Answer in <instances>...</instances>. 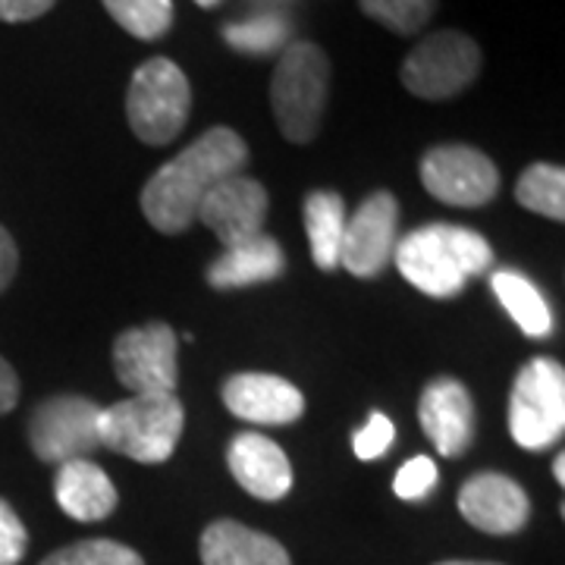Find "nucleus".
Instances as JSON below:
<instances>
[{"mask_svg":"<svg viewBox=\"0 0 565 565\" xmlns=\"http://www.w3.org/2000/svg\"><path fill=\"white\" fill-rule=\"evenodd\" d=\"M248 163V145L230 126H214L182 148L141 189V214L154 230L180 236L199 221L204 195L217 182L239 177Z\"/></svg>","mask_w":565,"mask_h":565,"instance_id":"nucleus-1","label":"nucleus"},{"mask_svg":"<svg viewBox=\"0 0 565 565\" xmlns=\"http://www.w3.org/2000/svg\"><path fill=\"white\" fill-rule=\"evenodd\" d=\"M393 262L405 280L430 299H452L471 277L493 264V248L481 233L452 223L418 226L396 243Z\"/></svg>","mask_w":565,"mask_h":565,"instance_id":"nucleus-2","label":"nucleus"},{"mask_svg":"<svg viewBox=\"0 0 565 565\" xmlns=\"http://www.w3.org/2000/svg\"><path fill=\"white\" fill-rule=\"evenodd\" d=\"M330 98V61L318 44L296 41L282 47L270 76V110L282 139L308 145L321 132Z\"/></svg>","mask_w":565,"mask_h":565,"instance_id":"nucleus-3","label":"nucleus"},{"mask_svg":"<svg viewBox=\"0 0 565 565\" xmlns=\"http://www.w3.org/2000/svg\"><path fill=\"white\" fill-rule=\"evenodd\" d=\"M182 403L177 393H145L102 408V446L145 465L167 462L182 437Z\"/></svg>","mask_w":565,"mask_h":565,"instance_id":"nucleus-4","label":"nucleus"},{"mask_svg":"<svg viewBox=\"0 0 565 565\" xmlns=\"http://www.w3.org/2000/svg\"><path fill=\"white\" fill-rule=\"evenodd\" d=\"M192 114V85L180 66L151 57L136 70L126 92V120L145 145H170Z\"/></svg>","mask_w":565,"mask_h":565,"instance_id":"nucleus-5","label":"nucleus"},{"mask_svg":"<svg viewBox=\"0 0 565 565\" xmlns=\"http://www.w3.org/2000/svg\"><path fill=\"white\" fill-rule=\"evenodd\" d=\"M565 430V371L553 359L527 362L509 393V434L522 449H550Z\"/></svg>","mask_w":565,"mask_h":565,"instance_id":"nucleus-6","label":"nucleus"},{"mask_svg":"<svg viewBox=\"0 0 565 565\" xmlns=\"http://www.w3.org/2000/svg\"><path fill=\"white\" fill-rule=\"evenodd\" d=\"M481 63L484 57L478 41L449 29V32H434L412 47V54L399 70V79L415 98L449 102L478 79Z\"/></svg>","mask_w":565,"mask_h":565,"instance_id":"nucleus-7","label":"nucleus"},{"mask_svg":"<svg viewBox=\"0 0 565 565\" xmlns=\"http://www.w3.org/2000/svg\"><path fill=\"white\" fill-rule=\"evenodd\" d=\"M98 422H102L98 403L73 393L51 396L29 418V444L41 462L63 465L85 459L102 446Z\"/></svg>","mask_w":565,"mask_h":565,"instance_id":"nucleus-8","label":"nucleus"},{"mask_svg":"<svg viewBox=\"0 0 565 565\" xmlns=\"http://www.w3.org/2000/svg\"><path fill=\"white\" fill-rule=\"evenodd\" d=\"M422 185L452 207H484L500 192V170L471 145H437L424 151Z\"/></svg>","mask_w":565,"mask_h":565,"instance_id":"nucleus-9","label":"nucleus"},{"mask_svg":"<svg viewBox=\"0 0 565 565\" xmlns=\"http://www.w3.org/2000/svg\"><path fill=\"white\" fill-rule=\"evenodd\" d=\"M177 330L170 323H141L122 330L114 343V371L132 396L145 393H177L180 362H177Z\"/></svg>","mask_w":565,"mask_h":565,"instance_id":"nucleus-10","label":"nucleus"},{"mask_svg":"<svg viewBox=\"0 0 565 565\" xmlns=\"http://www.w3.org/2000/svg\"><path fill=\"white\" fill-rule=\"evenodd\" d=\"M399 243V202L393 192H371L352 221H345L343 245H340V267L352 277L371 280L384 274L393 262V252Z\"/></svg>","mask_w":565,"mask_h":565,"instance_id":"nucleus-11","label":"nucleus"},{"mask_svg":"<svg viewBox=\"0 0 565 565\" xmlns=\"http://www.w3.org/2000/svg\"><path fill=\"white\" fill-rule=\"evenodd\" d=\"M267 189L252 177H230L217 182L199 207V221L221 239L223 248L239 245L252 236H258L267 221Z\"/></svg>","mask_w":565,"mask_h":565,"instance_id":"nucleus-12","label":"nucleus"},{"mask_svg":"<svg viewBox=\"0 0 565 565\" xmlns=\"http://www.w3.org/2000/svg\"><path fill=\"white\" fill-rule=\"evenodd\" d=\"M418 422L446 459H459L475 440V399L456 377H437L422 390Z\"/></svg>","mask_w":565,"mask_h":565,"instance_id":"nucleus-13","label":"nucleus"},{"mask_svg":"<svg viewBox=\"0 0 565 565\" xmlns=\"http://www.w3.org/2000/svg\"><path fill=\"white\" fill-rule=\"evenodd\" d=\"M459 512L471 527L484 534H519L531 519V500L519 481L484 471L468 478L459 490Z\"/></svg>","mask_w":565,"mask_h":565,"instance_id":"nucleus-14","label":"nucleus"},{"mask_svg":"<svg viewBox=\"0 0 565 565\" xmlns=\"http://www.w3.org/2000/svg\"><path fill=\"white\" fill-rule=\"evenodd\" d=\"M223 405L248 424L262 427H282L296 424L305 415V396L296 384L277 374L245 371L233 374L221 390Z\"/></svg>","mask_w":565,"mask_h":565,"instance_id":"nucleus-15","label":"nucleus"},{"mask_svg":"<svg viewBox=\"0 0 565 565\" xmlns=\"http://www.w3.org/2000/svg\"><path fill=\"white\" fill-rule=\"evenodd\" d=\"M226 465L245 493L264 503H277L292 490V465L270 437L245 430L233 437L226 449Z\"/></svg>","mask_w":565,"mask_h":565,"instance_id":"nucleus-16","label":"nucleus"},{"mask_svg":"<svg viewBox=\"0 0 565 565\" xmlns=\"http://www.w3.org/2000/svg\"><path fill=\"white\" fill-rule=\"evenodd\" d=\"M54 497L63 512L76 522H104L120 503V493L107 471L88 459H73L57 468Z\"/></svg>","mask_w":565,"mask_h":565,"instance_id":"nucleus-17","label":"nucleus"},{"mask_svg":"<svg viewBox=\"0 0 565 565\" xmlns=\"http://www.w3.org/2000/svg\"><path fill=\"white\" fill-rule=\"evenodd\" d=\"M199 553L204 565H292L277 537L239 525L233 519H221L204 527Z\"/></svg>","mask_w":565,"mask_h":565,"instance_id":"nucleus-18","label":"nucleus"},{"mask_svg":"<svg viewBox=\"0 0 565 565\" xmlns=\"http://www.w3.org/2000/svg\"><path fill=\"white\" fill-rule=\"evenodd\" d=\"M286 270V255L277 239L258 233L239 245L223 248V255L207 267V282L214 289H243L255 282H270Z\"/></svg>","mask_w":565,"mask_h":565,"instance_id":"nucleus-19","label":"nucleus"},{"mask_svg":"<svg viewBox=\"0 0 565 565\" xmlns=\"http://www.w3.org/2000/svg\"><path fill=\"white\" fill-rule=\"evenodd\" d=\"M490 286H493V296L500 299V305L509 311V318L519 323V330L525 337H531V340H546L550 337L553 311L541 296V289L527 280L525 274L503 267V270H497L490 277Z\"/></svg>","mask_w":565,"mask_h":565,"instance_id":"nucleus-20","label":"nucleus"},{"mask_svg":"<svg viewBox=\"0 0 565 565\" xmlns=\"http://www.w3.org/2000/svg\"><path fill=\"white\" fill-rule=\"evenodd\" d=\"M345 221L349 217H345L343 195L318 189L305 199V230H308V243H311V258L327 274L340 267Z\"/></svg>","mask_w":565,"mask_h":565,"instance_id":"nucleus-21","label":"nucleus"},{"mask_svg":"<svg viewBox=\"0 0 565 565\" xmlns=\"http://www.w3.org/2000/svg\"><path fill=\"white\" fill-rule=\"evenodd\" d=\"M515 202L546 221H565V170L559 163H531L515 182Z\"/></svg>","mask_w":565,"mask_h":565,"instance_id":"nucleus-22","label":"nucleus"},{"mask_svg":"<svg viewBox=\"0 0 565 565\" xmlns=\"http://www.w3.org/2000/svg\"><path fill=\"white\" fill-rule=\"evenodd\" d=\"M120 29L141 41H158L173 25V0H104Z\"/></svg>","mask_w":565,"mask_h":565,"instance_id":"nucleus-23","label":"nucleus"},{"mask_svg":"<svg viewBox=\"0 0 565 565\" xmlns=\"http://www.w3.org/2000/svg\"><path fill=\"white\" fill-rule=\"evenodd\" d=\"M223 41L239 54L267 57V54L282 51V44L289 41V22L282 17H255V20L245 22H230V25H223Z\"/></svg>","mask_w":565,"mask_h":565,"instance_id":"nucleus-24","label":"nucleus"},{"mask_svg":"<svg viewBox=\"0 0 565 565\" xmlns=\"http://www.w3.org/2000/svg\"><path fill=\"white\" fill-rule=\"evenodd\" d=\"M364 17L396 35H415L437 13V0H359Z\"/></svg>","mask_w":565,"mask_h":565,"instance_id":"nucleus-25","label":"nucleus"},{"mask_svg":"<svg viewBox=\"0 0 565 565\" xmlns=\"http://www.w3.org/2000/svg\"><path fill=\"white\" fill-rule=\"evenodd\" d=\"M41 565H145L132 546L117 544V541H79L44 556Z\"/></svg>","mask_w":565,"mask_h":565,"instance_id":"nucleus-26","label":"nucleus"},{"mask_svg":"<svg viewBox=\"0 0 565 565\" xmlns=\"http://www.w3.org/2000/svg\"><path fill=\"white\" fill-rule=\"evenodd\" d=\"M437 487V465L427 456H415L396 471V481H393V490L399 500H408V503H418L427 493H434Z\"/></svg>","mask_w":565,"mask_h":565,"instance_id":"nucleus-27","label":"nucleus"},{"mask_svg":"<svg viewBox=\"0 0 565 565\" xmlns=\"http://www.w3.org/2000/svg\"><path fill=\"white\" fill-rule=\"evenodd\" d=\"M393 440H396L393 422L386 418L384 412H371V418L364 422L362 430L352 437V446H355V456L362 462H374V459H381L386 449L393 446Z\"/></svg>","mask_w":565,"mask_h":565,"instance_id":"nucleus-28","label":"nucleus"},{"mask_svg":"<svg viewBox=\"0 0 565 565\" xmlns=\"http://www.w3.org/2000/svg\"><path fill=\"white\" fill-rule=\"evenodd\" d=\"M29 550V531L17 515V509L0 500V565H20Z\"/></svg>","mask_w":565,"mask_h":565,"instance_id":"nucleus-29","label":"nucleus"},{"mask_svg":"<svg viewBox=\"0 0 565 565\" xmlns=\"http://www.w3.org/2000/svg\"><path fill=\"white\" fill-rule=\"evenodd\" d=\"M57 0H0V22H32L44 17Z\"/></svg>","mask_w":565,"mask_h":565,"instance_id":"nucleus-30","label":"nucleus"},{"mask_svg":"<svg viewBox=\"0 0 565 565\" xmlns=\"http://www.w3.org/2000/svg\"><path fill=\"white\" fill-rule=\"evenodd\" d=\"M17 403H20V377L13 364L0 355V415H10Z\"/></svg>","mask_w":565,"mask_h":565,"instance_id":"nucleus-31","label":"nucleus"},{"mask_svg":"<svg viewBox=\"0 0 565 565\" xmlns=\"http://www.w3.org/2000/svg\"><path fill=\"white\" fill-rule=\"evenodd\" d=\"M17 267H20V252H17V243H13V236L0 226V292L13 282V277H17Z\"/></svg>","mask_w":565,"mask_h":565,"instance_id":"nucleus-32","label":"nucleus"},{"mask_svg":"<svg viewBox=\"0 0 565 565\" xmlns=\"http://www.w3.org/2000/svg\"><path fill=\"white\" fill-rule=\"evenodd\" d=\"M553 478H556L559 484H565V452H559L556 462H553Z\"/></svg>","mask_w":565,"mask_h":565,"instance_id":"nucleus-33","label":"nucleus"},{"mask_svg":"<svg viewBox=\"0 0 565 565\" xmlns=\"http://www.w3.org/2000/svg\"><path fill=\"white\" fill-rule=\"evenodd\" d=\"M437 565H500V563H468V559H449V563H437Z\"/></svg>","mask_w":565,"mask_h":565,"instance_id":"nucleus-34","label":"nucleus"},{"mask_svg":"<svg viewBox=\"0 0 565 565\" xmlns=\"http://www.w3.org/2000/svg\"><path fill=\"white\" fill-rule=\"evenodd\" d=\"M195 3H199V7H217L221 0H195Z\"/></svg>","mask_w":565,"mask_h":565,"instance_id":"nucleus-35","label":"nucleus"}]
</instances>
